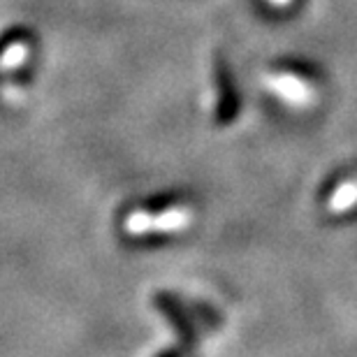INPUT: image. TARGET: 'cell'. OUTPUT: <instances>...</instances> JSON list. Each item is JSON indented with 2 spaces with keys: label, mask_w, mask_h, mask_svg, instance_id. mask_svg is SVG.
Returning <instances> with one entry per match:
<instances>
[{
  "label": "cell",
  "mask_w": 357,
  "mask_h": 357,
  "mask_svg": "<svg viewBox=\"0 0 357 357\" xmlns=\"http://www.w3.org/2000/svg\"><path fill=\"white\" fill-rule=\"evenodd\" d=\"M192 223V211L188 206H172V209L151 213L144 209H135L123 220V230L132 237H144L153 232H181Z\"/></svg>",
  "instance_id": "obj_1"
},
{
  "label": "cell",
  "mask_w": 357,
  "mask_h": 357,
  "mask_svg": "<svg viewBox=\"0 0 357 357\" xmlns=\"http://www.w3.org/2000/svg\"><path fill=\"white\" fill-rule=\"evenodd\" d=\"M31 56V47L24 40L12 42L10 47H5V52L0 54V70H14L19 66H24Z\"/></svg>",
  "instance_id": "obj_4"
},
{
  "label": "cell",
  "mask_w": 357,
  "mask_h": 357,
  "mask_svg": "<svg viewBox=\"0 0 357 357\" xmlns=\"http://www.w3.org/2000/svg\"><path fill=\"white\" fill-rule=\"evenodd\" d=\"M353 206H357V178H346V181H341L337 185V190L327 199V211L346 213Z\"/></svg>",
  "instance_id": "obj_3"
},
{
  "label": "cell",
  "mask_w": 357,
  "mask_h": 357,
  "mask_svg": "<svg viewBox=\"0 0 357 357\" xmlns=\"http://www.w3.org/2000/svg\"><path fill=\"white\" fill-rule=\"evenodd\" d=\"M262 86H265L271 96L281 100L283 105L292 107V109H309L318 102L316 86L299 77L295 73H285V70H271V73L262 75Z\"/></svg>",
  "instance_id": "obj_2"
},
{
  "label": "cell",
  "mask_w": 357,
  "mask_h": 357,
  "mask_svg": "<svg viewBox=\"0 0 357 357\" xmlns=\"http://www.w3.org/2000/svg\"><path fill=\"white\" fill-rule=\"evenodd\" d=\"M269 5H274V7H288V5H292L295 0H267Z\"/></svg>",
  "instance_id": "obj_5"
}]
</instances>
